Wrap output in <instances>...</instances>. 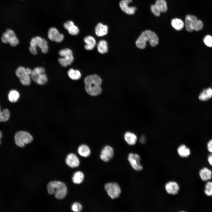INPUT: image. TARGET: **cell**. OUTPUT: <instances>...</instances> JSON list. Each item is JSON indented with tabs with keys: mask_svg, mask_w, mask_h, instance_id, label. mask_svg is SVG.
I'll return each mask as SVG.
<instances>
[{
	"mask_svg": "<svg viewBox=\"0 0 212 212\" xmlns=\"http://www.w3.org/2000/svg\"><path fill=\"white\" fill-rule=\"evenodd\" d=\"M85 178L84 175L81 171H78L74 173L72 178V180L74 183L79 184L82 183Z\"/></svg>",
	"mask_w": 212,
	"mask_h": 212,
	"instance_id": "obj_27",
	"label": "cell"
},
{
	"mask_svg": "<svg viewBox=\"0 0 212 212\" xmlns=\"http://www.w3.org/2000/svg\"><path fill=\"white\" fill-rule=\"evenodd\" d=\"M65 162L69 166L72 168L78 167L80 163L78 157L73 153H69L67 155L65 159Z\"/></svg>",
	"mask_w": 212,
	"mask_h": 212,
	"instance_id": "obj_15",
	"label": "cell"
},
{
	"mask_svg": "<svg viewBox=\"0 0 212 212\" xmlns=\"http://www.w3.org/2000/svg\"><path fill=\"white\" fill-rule=\"evenodd\" d=\"M19 79L21 84L25 86L29 85L30 84L32 79L30 75L27 74L24 75Z\"/></svg>",
	"mask_w": 212,
	"mask_h": 212,
	"instance_id": "obj_32",
	"label": "cell"
},
{
	"mask_svg": "<svg viewBox=\"0 0 212 212\" xmlns=\"http://www.w3.org/2000/svg\"><path fill=\"white\" fill-rule=\"evenodd\" d=\"M124 139L125 142L129 145H135L138 140V137L134 133L130 131L125 132L124 135Z\"/></svg>",
	"mask_w": 212,
	"mask_h": 212,
	"instance_id": "obj_17",
	"label": "cell"
},
{
	"mask_svg": "<svg viewBox=\"0 0 212 212\" xmlns=\"http://www.w3.org/2000/svg\"><path fill=\"white\" fill-rule=\"evenodd\" d=\"M155 4L161 13H165L167 12L168 10L167 5L165 0H156Z\"/></svg>",
	"mask_w": 212,
	"mask_h": 212,
	"instance_id": "obj_28",
	"label": "cell"
},
{
	"mask_svg": "<svg viewBox=\"0 0 212 212\" xmlns=\"http://www.w3.org/2000/svg\"><path fill=\"white\" fill-rule=\"evenodd\" d=\"M8 96L10 102L12 103H15L18 100L20 97V95L17 90L12 89L9 91Z\"/></svg>",
	"mask_w": 212,
	"mask_h": 212,
	"instance_id": "obj_26",
	"label": "cell"
},
{
	"mask_svg": "<svg viewBox=\"0 0 212 212\" xmlns=\"http://www.w3.org/2000/svg\"><path fill=\"white\" fill-rule=\"evenodd\" d=\"M203 41L205 44L209 47H212V37L210 35H207L206 36Z\"/></svg>",
	"mask_w": 212,
	"mask_h": 212,
	"instance_id": "obj_36",
	"label": "cell"
},
{
	"mask_svg": "<svg viewBox=\"0 0 212 212\" xmlns=\"http://www.w3.org/2000/svg\"><path fill=\"white\" fill-rule=\"evenodd\" d=\"M199 175L202 180L208 181L212 178V172L208 168L204 167L200 170Z\"/></svg>",
	"mask_w": 212,
	"mask_h": 212,
	"instance_id": "obj_18",
	"label": "cell"
},
{
	"mask_svg": "<svg viewBox=\"0 0 212 212\" xmlns=\"http://www.w3.org/2000/svg\"><path fill=\"white\" fill-rule=\"evenodd\" d=\"M49 39L51 41L60 43L62 42L64 39V35L60 33L59 31L54 27L49 29L48 33Z\"/></svg>",
	"mask_w": 212,
	"mask_h": 212,
	"instance_id": "obj_13",
	"label": "cell"
},
{
	"mask_svg": "<svg viewBox=\"0 0 212 212\" xmlns=\"http://www.w3.org/2000/svg\"><path fill=\"white\" fill-rule=\"evenodd\" d=\"M84 41L86 44L85 48L86 50H92L96 45V40L92 36H87L84 38Z\"/></svg>",
	"mask_w": 212,
	"mask_h": 212,
	"instance_id": "obj_24",
	"label": "cell"
},
{
	"mask_svg": "<svg viewBox=\"0 0 212 212\" xmlns=\"http://www.w3.org/2000/svg\"><path fill=\"white\" fill-rule=\"evenodd\" d=\"M150 8L151 12L155 16H160L161 12L155 4L151 5Z\"/></svg>",
	"mask_w": 212,
	"mask_h": 212,
	"instance_id": "obj_37",
	"label": "cell"
},
{
	"mask_svg": "<svg viewBox=\"0 0 212 212\" xmlns=\"http://www.w3.org/2000/svg\"><path fill=\"white\" fill-rule=\"evenodd\" d=\"M2 132L1 131H0V145L1 143V138H2Z\"/></svg>",
	"mask_w": 212,
	"mask_h": 212,
	"instance_id": "obj_42",
	"label": "cell"
},
{
	"mask_svg": "<svg viewBox=\"0 0 212 212\" xmlns=\"http://www.w3.org/2000/svg\"><path fill=\"white\" fill-rule=\"evenodd\" d=\"M10 116L9 110L7 109L1 111L0 107V122H5L8 120Z\"/></svg>",
	"mask_w": 212,
	"mask_h": 212,
	"instance_id": "obj_31",
	"label": "cell"
},
{
	"mask_svg": "<svg viewBox=\"0 0 212 212\" xmlns=\"http://www.w3.org/2000/svg\"><path fill=\"white\" fill-rule=\"evenodd\" d=\"M30 46L36 49L37 47H39L43 53H47L48 50L47 41L39 36L34 37L32 39L30 42Z\"/></svg>",
	"mask_w": 212,
	"mask_h": 212,
	"instance_id": "obj_10",
	"label": "cell"
},
{
	"mask_svg": "<svg viewBox=\"0 0 212 212\" xmlns=\"http://www.w3.org/2000/svg\"><path fill=\"white\" fill-rule=\"evenodd\" d=\"M158 41L157 34L153 32L148 30L142 33L136 40L135 44L138 48L143 49L146 46L147 42H148L152 46L155 47L158 44Z\"/></svg>",
	"mask_w": 212,
	"mask_h": 212,
	"instance_id": "obj_2",
	"label": "cell"
},
{
	"mask_svg": "<svg viewBox=\"0 0 212 212\" xmlns=\"http://www.w3.org/2000/svg\"><path fill=\"white\" fill-rule=\"evenodd\" d=\"M165 189L167 192L171 195L177 194L180 190L178 184L175 182L170 181L166 183L165 185Z\"/></svg>",
	"mask_w": 212,
	"mask_h": 212,
	"instance_id": "obj_16",
	"label": "cell"
},
{
	"mask_svg": "<svg viewBox=\"0 0 212 212\" xmlns=\"http://www.w3.org/2000/svg\"><path fill=\"white\" fill-rule=\"evenodd\" d=\"M1 42L4 43H9L12 47H16L19 44V40L14 32L10 29H7L4 32L1 38Z\"/></svg>",
	"mask_w": 212,
	"mask_h": 212,
	"instance_id": "obj_9",
	"label": "cell"
},
{
	"mask_svg": "<svg viewBox=\"0 0 212 212\" xmlns=\"http://www.w3.org/2000/svg\"><path fill=\"white\" fill-rule=\"evenodd\" d=\"M25 71L26 74L31 75L32 73V70L29 68H25Z\"/></svg>",
	"mask_w": 212,
	"mask_h": 212,
	"instance_id": "obj_41",
	"label": "cell"
},
{
	"mask_svg": "<svg viewBox=\"0 0 212 212\" xmlns=\"http://www.w3.org/2000/svg\"><path fill=\"white\" fill-rule=\"evenodd\" d=\"M33 140L32 136L28 132L21 130L17 132L14 135L16 144L18 146L23 148L25 145L31 143Z\"/></svg>",
	"mask_w": 212,
	"mask_h": 212,
	"instance_id": "obj_5",
	"label": "cell"
},
{
	"mask_svg": "<svg viewBox=\"0 0 212 212\" xmlns=\"http://www.w3.org/2000/svg\"><path fill=\"white\" fill-rule=\"evenodd\" d=\"M207 148L208 151L212 153V139L210 140L207 144Z\"/></svg>",
	"mask_w": 212,
	"mask_h": 212,
	"instance_id": "obj_38",
	"label": "cell"
},
{
	"mask_svg": "<svg viewBox=\"0 0 212 212\" xmlns=\"http://www.w3.org/2000/svg\"><path fill=\"white\" fill-rule=\"evenodd\" d=\"M146 141V138L145 136L144 135L141 136L139 139V141L141 144H144Z\"/></svg>",
	"mask_w": 212,
	"mask_h": 212,
	"instance_id": "obj_39",
	"label": "cell"
},
{
	"mask_svg": "<svg viewBox=\"0 0 212 212\" xmlns=\"http://www.w3.org/2000/svg\"><path fill=\"white\" fill-rule=\"evenodd\" d=\"M59 55L62 57L59 58L58 61L61 66L66 67L71 65L73 62L74 58L72 51L67 48L62 49L59 52Z\"/></svg>",
	"mask_w": 212,
	"mask_h": 212,
	"instance_id": "obj_7",
	"label": "cell"
},
{
	"mask_svg": "<svg viewBox=\"0 0 212 212\" xmlns=\"http://www.w3.org/2000/svg\"><path fill=\"white\" fill-rule=\"evenodd\" d=\"M132 2V0H121L119 5L122 10L127 14L132 15L135 14L137 8L134 6H129V4Z\"/></svg>",
	"mask_w": 212,
	"mask_h": 212,
	"instance_id": "obj_14",
	"label": "cell"
},
{
	"mask_svg": "<svg viewBox=\"0 0 212 212\" xmlns=\"http://www.w3.org/2000/svg\"><path fill=\"white\" fill-rule=\"evenodd\" d=\"M77 152L81 156L84 158L88 157L91 154V150L90 147L87 145L83 144L78 147Z\"/></svg>",
	"mask_w": 212,
	"mask_h": 212,
	"instance_id": "obj_20",
	"label": "cell"
},
{
	"mask_svg": "<svg viewBox=\"0 0 212 212\" xmlns=\"http://www.w3.org/2000/svg\"><path fill=\"white\" fill-rule=\"evenodd\" d=\"M114 154L113 148L109 145H106L102 149L100 157L102 161L107 162L113 158Z\"/></svg>",
	"mask_w": 212,
	"mask_h": 212,
	"instance_id": "obj_12",
	"label": "cell"
},
{
	"mask_svg": "<svg viewBox=\"0 0 212 212\" xmlns=\"http://www.w3.org/2000/svg\"><path fill=\"white\" fill-rule=\"evenodd\" d=\"M15 73L16 77L19 79L25 74H27L26 72L25 68L21 66L19 67L16 69Z\"/></svg>",
	"mask_w": 212,
	"mask_h": 212,
	"instance_id": "obj_34",
	"label": "cell"
},
{
	"mask_svg": "<svg viewBox=\"0 0 212 212\" xmlns=\"http://www.w3.org/2000/svg\"><path fill=\"white\" fill-rule=\"evenodd\" d=\"M127 159L134 170L137 171H140L143 170V166L140 162V157L138 154L130 153L128 155Z\"/></svg>",
	"mask_w": 212,
	"mask_h": 212,
	"instance_id": "obj_11",
	"label": "cell"
},
{
	"mask_svg": "<svg viewBox=\"0 0 212 212\" xmlns=\"http://www.w3.org/2000/svg\"><path fill=\"white\" fill-rule=\"evenodd\" d=\"M69 77L72 80H77L80 79L81 74L80 72L78 70H74L71 68L67 72Z\"/></svg>",
	"mask_w": 212,
	"mask_h": 212,
	"instance_id": "obj_29",
	"label": "cell"
},
{
	"mask_svg": "<svg viewBox=\"0 0 212 212\" xmlns=\"http://www.w3.org/2000/svg\"><path fill=\"white\" fill-rule=\"evenodd\" d=\"M171 24L172 27L177 31L181 30L185 26L184 23L183 21L177 18L172 19Z\"/></svg>",
	"mask_w": 212,
	"mask_h": 212,
	"instance_id": "obj_25",
	"label": "cell"
},
{
	"mask_svg": "<svg viewBox=\"0 0 212 212\" xmlns=\"http://www.w3.org/2000/svg\"><path fill=\"white\" fill-rule=\"evenodd\" d=\"M97 49L98 52L101 54L107 53L108 49L107 42L103 40L100 41L97 44Z\"/></svg>",
	"mask_w": 212,
	"mask_h": 212,
	"instance_id": "obj_30",
	"label": "cell"
},
{
	"mask_svg": "<svg viewBox=\"0 0 212 212\" xmlns=\"http://www.w3.org/2000/svg\"><path fill=\"white\" fill-rule=\"evenodd\" d=\"M204 192L207 196H212V182L208 181L206 183Z\"/></svg>",
	"mask_w": 212,
	"mask_h": 212,
	"instance_id": "obj_33",
	"label": "cell"
},
{
	"mask_svg": "<svg viewBox=\"0 0 212 212\" xmlns=\"http://www.w3.org/2000/svg\"><path fill=\"white\" fill-rule=\"evenodd\" d=\"M71 209L74 212H80L82 210V206L79 202H74L72 205Z\"/></svg>",
	"mask_w": 212,
	"mask_h": 212,
	"instance_id": "obj_35",
	"label": "cell"
},
{
	"mask_svg": "<svg viewBox=\"0 0 212 212\" xmlns=\"http://www.w3.org/2000/svg\"><path fill=\"white\" fill-rule=\"evenodd\" d=\"M184 24L186 30L190 32L193 31H199L202 29L203 26L201 20L198 19L196 16L190 14L186 16Z\"/></svg>",
	"mask_w": 212,
	"mask_h": 212,
	"instance_id": "obj_4",
	"label": "cell"
},
{
	"mask_svg": "<svg viewBox=\"0 0 212 212\" xmlns=\"http://www.w3.org/2000/svg\"><path fill=\"white\" fill-rule=\"evenodd\" d=\"M105 189L108 196L112 199L118 198L121 192L119 185L115 182H108L104 186Z\"/></svg>",
	"mask_w": 212,
	"mask_h": 212,
	"instance_id": "obj_8",
	"label": "cell"
},
{
	"mask_svg": "<svg viewBox=\"0 0 212 212\" xmlns=\"http://www.w3.org/2000/svg\"><path fill=\"white\" fill-rule=\"evenodd\" d=\"M207 159L209 164L212 166V154H211L208 155Z\"/></svg>",
	"mask_w": 212,
	"mask_h": 212,
	"instance_id": "obj_40",
	"label": "cell"
},
{
	"mask_svg": "<svg viewBox=\"0 0 212 212\" xmlns=\"http://www.w3.org/2000/svg\"><path fill=\"white\" fill-rule=\"evenodd\" d=\"M107 26L101 23H98L95 28V33L98 37H102L107 34L108 32Z\"/></svg>",
	"mask_w": 212,
	"mask_h": 212,
	"instance_id": "obj_21",
	"label": "cell"
},
{
	"mask_svg": "<svg viewBox=\"0 0 212 212\" xmlns=\"http://www.w3.org/2000/svg\"><path fill=\"white\" fill-rule=\"evenodd\" d=\"M64 28L68 31L69 33L72 35H76L79 33V30L78 27L75 25L73 21H68L64 24Z\"/></svg>",
	"mask_w": 212,
	"mask_h": 212,
	"instance_id": "obj_19",
	"label": "cell"
},
{
	"mask_svg": "<svg viewBox=\"0 0 212 212\" xmlns=\"http://www.w3.org/2000/svg\"><path fill=\"white\" fill-rule=\"evenodd\" d=\"M47 187L48 193L50 195H54L57 199H63L67 195V187L65 184L62 182L51 181L48 184Z\"/></svg>",
	"mask_w": 212,
	"mask_h": 212,
	"instance_id": "obj_3",
	"label": "cell"
},
{
	"mask_svg": "<svg viewBox=\"0 0 212 212\" xmlns=\"http://www.w3.org/2000/svg\"><path fill=\"white\" fill-rule=\"evenodd\" d=\"M32 79L39 85H42L47 82L48 79L44 68L37 67L34 68L31 75Z\"/></svg>",
	"mask_w": 212,
	"mask_h": 212,
	"instance_id": "obj_6",
	"label": "cell"
},
{
	"mask_svg": "<svg viewBox=\"0 0 212 212\" xmlns=\"http://www.w3.org/2000/svg\"><path fill=\"white\" fill-rule=\"evenodd\" d=\"M84 82L85 91L90 95L95 96L101 93L102 80L98 75L93 74L87 76L85 79Z\"/></svg>",
	"mask_w": 212,
	"mask_h": 212,
	"instance_id": "obj_1",
	"label": "cell"
},
{
	"mask_svg": "<svg viewBox=\"0 0 212 212\" xmlns=\"http://www.w3.org/2000/svg\"><path fill=\"white\" fill-rule=\"evenodd\" d=\"M177 151L179 156L183 158L188 157L191 153L190 149L184 144L179 145L177 148Z\"/></svg>",
	"mask_w": 212,
	"mask_h": 212,
	"instance_id": "obj_22",
	"label": "cell"
},
{
	"mask_svg": "<svg viewBox=\"0 0 212 212\" xmlns=\"http://www.w3.org/2000/svg\"><path fill=\"white\" fill-rule=\"evenodd\" d=\"M212 97V89L209 87L203 90L200 93L199 99L201 101H207Z\"/></svg>",
	"mask_w": 212,
	"mask_h": 212,
	"instance_id": "obj_23",
	"label": "cell"
}]
</instances>
